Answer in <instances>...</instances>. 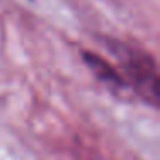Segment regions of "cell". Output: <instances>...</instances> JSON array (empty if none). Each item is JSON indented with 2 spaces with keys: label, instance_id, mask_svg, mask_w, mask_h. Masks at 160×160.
I'll use <instances>...</instances> for the list:
<instances>
[{
  "label": "cell",
  "instance_id": "obj_2",
  "mask_svg": "<svg viewBox=\"0 0 160 160\" xmlns=\"http://www.w3.org/2000/svg\"><path fill=\"white\" fill-rule=\"evenodd\" d=\"M84 60L86 64L90 66V69L97 74V78H100L105 84L112 88V90H117V91H122L128 88V83L126 79H122V76L110 66L108 62H105L103 59H100L98 55L95 53H84Z\"/></svg>",
  "mask_w": 160,
  "mask_h": 160
},
{
  "label": "cell",
  "instance_id": "obj_1",
  "mask_svg": "<svg viewBox=\"0 0 160 160\" xmlns=\"http://www.w3.org/2000/svg\"><path fill=\"white\" fill-rule=\"evenodd\" d=\"M122 67L128 76V84H132L143 98L153 105L158 102V74L157 66L148 53L136 52L132 48H122Z\"/></svg>",
  "mask_w": 160,
  "mask_h": 160
}]
</instances>
